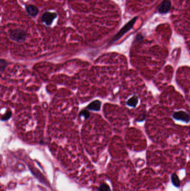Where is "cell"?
I'll return each mask as SVG.
<instances>
[{"label":"cell","mask_w":190,"mask_h":191,"mask_svg":"<svg viewBox=\"0 0 190 191\" xmlns=\"http://www.w3.org/2000/svg\"><path fill=\"white\" fill-rule=\"evenodd\" d=\"M137 20V17H135L134 19H133L132 20L129 21L128 24H127L126 25H124V26L123 27L122 29L116 35V36L112 39V40L110 41V44H112L116 41H117L118 40H119L123 35L125 34L127 32H128L129 30H130L133 26L134 25L136 20Z\"/></svg>","instance_id":"2"},{"label":"cell","mask_w":190,"mask_h":191,"mask_svg":"<svg viewBox=\"0 0 190 191\" xmlns=\"http://www.w3.org/2000/svg\"><path fill=\"white\" fill-rule=\"evenodd\" d=\"M138 102V97L137 96H134L130 98H129L127 102V104L129 106L135 107Z\"/></svg>","instance_id":"8"},{"label":"cell","mask_w":190,"mask_h":191,"mask_svg":"<svg viewBox=\"0 0 190 191\" xmlns=\"http://www.w3.org/2000/svg\"><path fill=\"white\" fill-rule=\"evenodd\" d=\"M80 116L85 118V119H88L89 116H90V113L88 111H87L86 109H84V110H83L80 112Z\"/></svg>","instance_id":"9"},{"label":"cell","mask_w":190,"mask_h":191,"mask_svg":"<svg viewBox=\"0 0 190 191\" xmlns=\"http://www.w3.org/2000/svg\"><path fill=\"white\" fill-rule=\"evenodd\" d=\"M27 13L31 16H35L39 13V10L34 5H28L26 7Z\"/></svg>","instance_id":"7"},{"label":"cell","mask_w":190,"mask_h":191,"mask_svg":"<svg viewBox=\"0 0 190 191\" xmlns=\"http://www.w3.org/2000/svg\"><path fill=\"white\" fill-rule=\"evenodd\" d=\"M173 183H175V184H176V185H177V184L178 185H179V181H178V178H177V177H176L174 178L173 177Z\"/></svg>","instance_id":"11"},{"label":"cell","mask_w":190,"mask_h":191,"mask_svg":"<svg viewBox=\"0 0 190 191\" xmlns=\"http://www.w3.org/2000/svg\"><path fill=\"white\" fill-rule=\"evenodd\" d=\"M99 191H110L108 185L107 184H103L100 186Z\"/></svg>","instance_id":"10"},{"label":"cell","mask_w":190,"mask_h":191,"mask_svg":"<svg viewBox=\"0 0 190 191\" xmlns=\"http://www.w3.org/2000/svg\"><path fill=\"white\" fill-rule=\"evenodd\" d=\"M56 16H57V15L55 13L46 12L43 14V15L41 17V20L46 25L49 26V25H50L53 23V22L54 20L55 19L56 17Z\"/></svg>","instance_id":"3"},{"label":"cell","mask_w":190,"mask_h":191,"mask_svg":"<svg viewBox=\"0 0 190 191\" xmlns=\"http://www.w3.org/2000/svg\"><path fill=\"white\" fill-rule=\"evenodd\" d=\"M10 38L17 43H23L27 38L26 33L21 29H15L10 31Z\"/></svg>","instance_id":"1"},{"label":"cell","mask_w":190,"mask_h":191,"mask_svg":"<svg viewBox=\"0 0 190 191\" xmlns=\"http://www.w3.org/2000/svg\"><path fill=\"white\" fill-rule=\"evenodd\" d=\"M173 117L174 119L182 121L184 123H189L190 121V117L189 115L184 111H178L173 114Z\"/></svg>","instance_id":"4"},{"label":"cell","mask_w":190,"mask_h":191,"mask_svg":"<svg viewBox=\"0 0 190 191\" xmlns=\"http://www.w3.org/2000/svg\"><path fill=\"white\" fill-rule=\"evenodd\" d=\"M171 3L169 0H164L159 7V11L161 13L166 14L170 11Z\"/></svg>","instance_id":"5"},{"label":"cell","mask_w":190,"mask_h":191,"mask_svg":"<svg viewBox=\"0 0 190 191\" xmlns=\"http://www.w3.org/2000/svg\"><path fill=\"white\" fill-rule=\"evenodd\" d=\"M101 102L99 100H95L89 105L87 107V109L98 111L101 109Z\"/></svg>","instance_id":"6"}]
</instances>
